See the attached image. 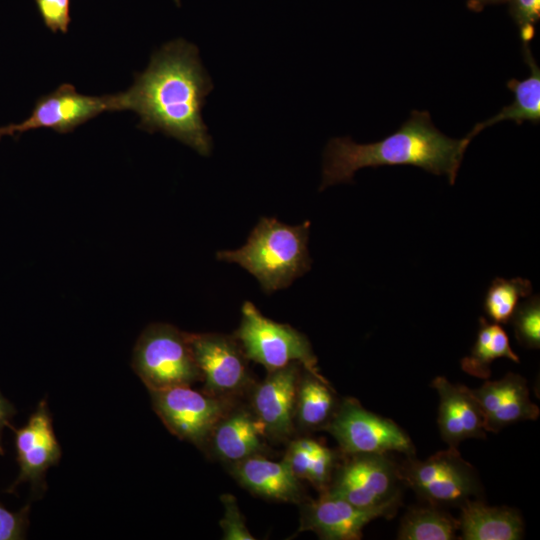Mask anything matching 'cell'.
Here are the masks:
<instances>
[{
	"label": "cell",
	"mask_w": 540,
	"mask_h": 540,
	"mask_svg": "<svg viewBox=\"0 0 540 540\" xmlns=\"http://www.w3.org/2000/svg\"><path fill=\"white\" fill-rule=\"evenodd\" d=\"M212 89L197 47L177 39L155 52L147 69L120 93L121 106L139 115L141 129L160 131L209 156L212 139L201 111Z\"/></svg>",
	"instance_id": "obj_1"
},
{
	"label": "cell",
	"mask_w": 540,
	"mask_h": 540,
	"mask_svg": "<svg viewBox=\"0 0 540 540\" xmlns=\"http://www.w3.org/2000/svg\"><path fill=\"white\" fill-rule=\"evenodd\" d=\"M471 139H452L436 128L428 111L413 110L401 127L384 139L358 144L349 137L331 139L323 155L320 191L351 182L365 167L412 165L456 181Z\"/></svg>",
	"instance_id": "obj_2"
},
{
	"label": "cell",
	"mask_w": 540,
	"mask_h": 540,
	"mask_svg": "<svg viewBox=\"0 0 540 540\" xmlns=\"http://www.w3.org/2000/svg\"><path fill=\"white\" fill-rule=\"evenodd\" d=\"M311 223L288 225L262 217L246 243L235 250H221L216 259L236 263L253 275L265 294L289 287L311 269L308 251Z\"/></svg>",
	"instance_id": "obj_3"
},
{
	"label": "cell",
	"mask_w": 540,
	"mask_h": 540,
	"mask_svg": "<svg viewBox=\"0 0 540 540\" xmlns=\"http://www.w3.org/2000/svg\"><path fill=\"white\" fill-rule=\"evenodd\" d=\"M131 365L149 391L202 381L189 333L167 323H152L142 331Z\"/></svg>",
	"instance_id": "obj_4"
},
{
	"label": "cell",
	"mask_w": 540,
	"mask_h": 540,
	"mask_svg": "<svg viewBox=\"0 0 540 540\" xmlns=\"http://www.w3.org/2000/svg\"><path fill=\"white\" fill-rule=\"evenodd\" d=\"M245 356L265 367L267 372L282 369L292 363L323 381L308 338L289 324L265 317L250 301L241 308V321L234 333Z\"/></svg>",
	"instance_id": "obj_5"
},
{
	"label": "cell",
	"mask_w": 540,
	"mask_h": 540,
	"mask_svg": "<svg viewBox=\"0 0 540 540\" xmlns=\"http://www.w3.org/2000/svg\"><path fill=\"white\" fill-rule=\"evenodd\" d=\"M406 457L398 464L401 482L430 505L459 507L479 499L482 486L477 472L456 447L438 451L426 460Z\"/></svg>",
	"instance_id": "obj_6"
},
{
	"label": "cell",
	"mask_w": 540,
	"mask_h": 540,
	"mask_svg": "<svg viewBox=\"0 0 540 540\" xmlns=\"http://www.w3.org/2000/svg\"><path fill=\"white\" fill-rule=\"evenodd\" d=\"M327 490L332 496L364 508L397 511L401 491L398 464L389 453L343 454Z\"/></svg>",
	"instance_id": "obj_7"
},
{
	"label": "cell",
	"mask_w": 540,
	"mask_h": 540,
	"mask_svg": "<svg viewBox=\"0 0 540 540\" xmlns=\"http://www.w3.org/2000/svg\"><path fill=\"white\" fill-rule=\"evenodd\" d=\"M343 454L391 453L415 455L409 435L393 420L365 409L360 402L347 397L326 426Z\"/></svg>",
	"instance_id": "obj_8"
},
{
	"label": "cell",
	"mask_w": 540,
	"mask_h": 540,
	"mask_svg": "<svg viewBox=\"0 0 540 540\" xmlns=\"http://www.w3.org/2000/svg\"><path fill=\"white\" fill-rule=\"evenodd\" d=\"M154 411L166 428L181 440L204 448L232 400L200 393L190 386L149 391Z\"/></svg>",
	"instance_id": "obj_9"
},
{
	"label": "cell",
	"mask_w": 540,
	"mask_h": 540,
	"mask_svg": "<svg viewBox=\"0 0 540 540\" xmlns=\"http://www.w3.org/2000/svg\"><path fill=\"white\" fill-rule=\"evenodd\" d=\"M189 341L204 382V393L233 400L251 386L247 357L233 336L189 333Z\"/></svg>",
	"instance_id": "obj_10"
},
{
	"label": "cell",
	"mask_w": 540,
	"mask_h": 540,
	"mask_svg": "<svg viewBox=\"0 0 540 540\" xmlns=\"http://www.w3.org/2000/svg\"><path fill=\"white\" fill-rule=\"evenodd\" d=\"M118 110H122L120 93L86 96L78 93L71 84L65 83L40 97L26 120L0 127V138L38 128L69 133L100 113Z\"/></svg>",
	"instance_id": "obj_11"
},
{
	"label": "cell",
	"mask_w": 540,
	"mask_h": 540,
	"mask_svg": "<svg viewBox=\"0 0 540 540\" xmlns=\"http://www.w3.org/2000/svg\"><path fill=\"white\" fill-rule=\"evenodd\" d=\"M300 505L299 531H313L324 540H359L368 523L396 513L386 508L359 507L328 493H320L318 499L306 498Z\"/></svg>",
	"instance_id": "obj_12"
},
{
	"label": "cell",
	"mask_w": 540,
	"mask_h": 540,
	"mask_svg": "<svg viewBox=\"0 0 540 540\" xmlns=\"http://www.w3.org/2000/svg\"><path fill=\"white\" fill-rule=\"evenodd\" d=\"M304 368L292 363L268 372L267 377L252 388L251 409L265 427L268 438L285 440L295 427L298 381Z\"/></svg>",
	"instance_id": "obj_13"
},
{
	"label": "cell",
	"mask_w": 540,
	"mask_h": 540,
	"mask_svg": "<svg viewBox=\"0 0 540 540\" xmlns=\"http://www.w3.org/2000/svg\"><path fill=\"white\" fill-rule=\"evenodd\" d=\"M14 431L19 475L12 488L29 482L34 490L43 489L46 471L61 458L46 401L39 403L25 426Z\"/></svg>",
	"instance_id": "obj_14"
},
{
	"label": "cell",
	"mask_w": 540,
	"mask_h": 540,
	"mask_svg": "<svg viewBox=\"0 0 540 540\" xmlns=\"http://www.w3.org/2000/svg\"><path fill=\"white\" fill-rule=\"evenodd\" d=\"M484 418L486 432L497 433L506 426L525 420H536L540 410L529 395L525 378L507 373L499 380L485 381L469 389Z\"/></svg>",
	"instance_id": "obj_15"
},
{
	"label": "cell",
	"mask_w": 540,
	"mask_h": 540,
	"mask_svg": "<svg viewBox=\"0 0 540 540\" xmlns=\"http://www.w3.org/2000/svg\"><path fill=\"white\" fill-rule=\"evenodd\" d=\"M267 438L264 425L251 408L233 405L216 423L205 447L216 458L233 464L262 455Z\"/></svg>",
	"instance_id": "obj_16"
},
{
	"label": "cell",
	"mask_w": 540,
	"mask_h": 540,
	"mask_svg": "<svg viewBox=\"0 0 540 540\" xmlns=\"http://www.w3.org/2000/svg\"><path fill=\"white\" fill-rule=\"evenodd\" d=\"M439 396L438 427L449 447L470 438H485L484 418L468 387L452 384L443 376L432 381Z\"/></svg>",
	"instance_id": "obj_17"
},
{
	"label": "cell",
	"mask_w": 540,
	"mask_h": 540,
	"mask_svg": "<svg viewBox=\"0 0 540 540\" xmlns=\"http://www.w3.org/2000/svg\"><path fill=\"white\" fill-rule=\"evenodd\" d=\"M231 473L242 487L269 500L301 504L307 498L300 479L283 460L252 456L231 464Z\"/></svg>",
	"instance_id": "obj_18"
},
{
	"label": "cell",
	"mask_w": 540,
	"mask_h": 540,
	"mask_svg": "<svg viewBox=\"0 0 540 540\" xmlns=\"http://www.w3.org/2000/svg\"><path fill=\"white\" fill-rule=\"evenodd\" d=\"M458 519L463 540H519L524 523L518 511L507 506H489L480 498L468 500Z\"/></svg>",
	"instance_id": "obj_19"
},
{
	"label": "cell",
	"mask_w": 540,
	"mask_h": 540,
	"mask_svg": "<svg viewBox=\"0 0 540 540\" xmlns=\"http://www.w3.org/2000/svg\"><path fill=\"white\" fill-rule=\"evenodd\" d=\"M523 57L530 68V75L523 79H510L507 87L513 92V102L503 107L493 117L477 123L466 137L472 140L483 129L501 121L511 120L517 125L524 121L539 124L540 122V68L529 47V43L523 44Z\"/></svg>",
	"instance_id": "obj_20"
},
{
	"label": "cell",
	"mask_w": 540,
	"mask_h": 540,
	"mask_svg": "<svg viewBox=\"0 0 540 540\" xmlns=\"http://www.w3.org/2000/svg\"><path fill=\"white\" fill-rule=\"evenodd\" d=\"M339 402L328 381L302 370L296 395L295 420L306 430H325Z\"/></svg>",
	"instance_id": "obj_21"
},
{
	"label": "cell",
	"mask_w": 540,
	"mask_h": 540,
	"mask_svg": "<svg viewBox=\"0 0 540 540\" xmlns=\"http://www.w3.org/2000/svg\"><path fill=\"white\" fill-rule=\"evenodd\" d=\"M498 358L520 362L510 346L506 331L499 324L480 317L475 343L470 354L461 360V368L473 377L488 379L491 375L490 366Z\"/></svg>",
	"instance_id": "obj_22"
},
{
	"label": "cell",
	"mask_w": 540,
	"mask_h": 540,
	"mask_svg": "<svg viewBox=\"0 0 540 540\" xmlns=\"http://www.w3.org/2000/svg\"><path fill=\"white\" fill-rule=\"evenodd\" d=\"M459 531L458 519L439 506L413 508L403 516L397 538L400 540H453Z\"/></svg>",
	"instance_id": "obj_23"
},
{
	"label": "cell",
	"mask_w": 540,
	"mask_h": 540,
	"mask_svg": "<svg viewBox=\"0 0 540 540\" xmlns=\"http://www.w3.org/2000/svg\"><path fill=\"white\" fill-rule=\"evenodd\" d=\"M532 290L531 282L525 278L493 279L483 301L487 317L497 324L510 322L519 300L530 296Z\"/></svg>",
	"instance_id": "obj_24"
},
{
	"label": "cell",
	"mask_w": 540,
	"mask_h": 540,
	"mask_svg": "<svg viewBox=\"0 0 540 540\" xmlns=\"http://www.w3.org/2000/svg\"><path fill=\"white\" fill-rule=\"evenodd\" d=\"M515 338L520 345L528 349L540 347V298L528 296L518 305L510 319Z\"/></svg>",
	"instance_id": "obj_25"
},
{
	"label": "cell",
	"mask_w": 540,
	"mask_h": 540,
	"mask_svg": "<svg viewBox=\"0 0 540 540\" xmlns=\"http://www.w3.org/2000/svg\"><path fill=\"white\" fill-rule=\"evenodd\" d=\"M320 445L321 442L310 438L293 440L282 460L298 479H307L313 455Z\"/></svg>",
	"instance_id": "obj_26"
},
{
	"label": "cell",
	"mask_w": 540,
	"mask_h": 540,
	"mask_svg": "<svg viewBox=\"0 0 540 540\" xmlns=\"http://www.w3.org/2000/svg\"><path fill=\"white\" fill-rule=\"evenodd\" d=\"M220 498L224 505V516L220 520L223 539L254 540L255 537L249 532L234 496L223 494Z\"/></svg>",
	"instance_id": "obj_27"
},
{
	"label": "cell",
	"mask_w": 540,
	"mask_h": 540,
	"mask_svg": "<svg viewBox=\"0 0 540 540\" xmlns=\"http://www.w3.org/2000/svg\"><path fill=\"white\" fill-rule=\"evenodd\" d=\"M510 14L519 28L523 42L529 43L535 35V25L540 19V0H509Z\"/></svg>",
	"instance_id": "obj_28"
},
{
	"label": "cell",
	"mask_w": 540,
	"mask_h": 540,
	"mask_svg": "<svg viewBox=\"0 0 540 540\" xmlns=\"http://www.w3.org/2000/svg\"><path fill=\"white\" fill-rule=\"evenodd\" d=\"M45 26L56 33H67L71 22L70 0H35Z\"/></svg>",
	"instance_id": "obj_29"
},
{
	"label": "cell",
	"mask_w": 540,
	"mask_h": 540,
	"mask_svg": "<svg viewBox=\"0 0 540 540\" xmlns=\"http://www.w3.org/2000/svg\"><path fill=\"white\" fill-rule=\"evenodd\" d=\"M27 526V507L20 512H11L0 504V540L22 539Z\"/></svg>",
	"instance_id": "obj_30"
},
{
	"label": "cell",
	"mask_w": 540,
	"mask_h": 540,
	"mask_svg": "<svg viewBox=\"0 0 540 540\" xmlns=\"http://www.w3.org/2000/svg\"><path fill=\"white\" fill-rule=\"evenodd\" d=\"M13 405L0 392V453L2 454L1 437L5 426H10V419L14 416Z\"/></svg>",
	"instance_id": "obj_31"
},
{
	"label": "cell",
	"mask_w": 540,
	"mask_h": 540,
	"mask_svg": "<svg viewBox=\"0 0 540 540\" xmlns=\"http://www.w3.org/2000/svg\"><path fill=\"white\" fill-rule=\"evenodd\" d=\"M509 0H468L467 7L474 12H480L484 9L485 6L490 4H499L507 2Z\"/></svg>",
	"instance_id": "obj_32"
}]
</instances>
